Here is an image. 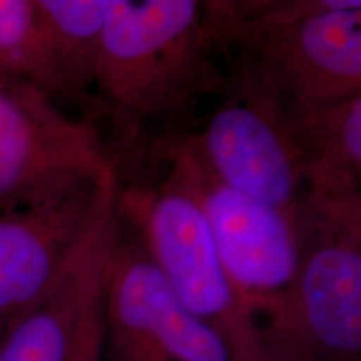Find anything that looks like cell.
I'll return each instance as SVG.
<instances>
[{
	"label": "cell",
	"mask_w": 361,
	"mask_h": 361,
	"mask_svg": "<svg viewBox=\"0 0 361 361\" xmlns=\"http://www.w3.org/2000/svg\"><path fill=\"white\" fill-rule=\"evenodd\" d=\"M303 157L306 197H361V94L288 116Z\"/></svg>",
	"instance_id": "11"
},
{
	"label": "cell",
	"mask_w": 361,
	"mask_h": 361,
	"mask_svg": "<svg viewBox=\"0 0 361 361\" xmlns=\"http://www.w3.org/2000/svg\"><path fill=\"white\" fill-rule=\"evenodd\" d=\"M117 169L0 206V336L49 296L116 218Z\"/></svg>",
	"instance_id": "5"
},
{
	"label": "cell",
	"mask_w": 361,
	"mask_h": 361,
	"mask_svg": "<svg viewBox=\"0 0 361 361\" xmlns=\"http://www.w3.org/2000/svg\"><path fill=\"white\" fill-rule=\"evenodd\" d=\"M51 32L62 96L94 87L102 35L114 0H37Z\"/></svg>",
	"instance_id": "12"
},
{
	"label": "cell",
	"mask_w": 361,
	"mask_h": 361,
	"mask_svg": "<svg viewBox=\"0 0 361 361\" xmlns=\"http://www.w3.org/2000/svg\"><path fill=\"white\" fill-rule=\"evenodd\" d=\"M114 168L92 124L37 85L0 75V206Z\"/></svg>",
	"instance_id": "9"
},
{
	"label": "cell",
	"mask_w": 361,
	"mask_h": 361,
	"mask_svg": "<svg viewBox=\"0 0 361 361\" xmlns=\"http://www.w3.org/2000/svg\"><path fill=\"white\" fill-rule=\"evenodd\" d=\"M0 75L62 96L51 32L37 0H0Z\"/></svg>",
	"instance_id": "13"
},
{
	"label": "cell",
	"mask_w": 361,
	"mask_h": 361,
	"mask_svg": "<svg viewBox=\"0 0 361 361\" xmlns=\"http://www.w3.org/2000/svg\"><path fill=\"white\" fill-rule=\"evenodd\" d=\"M116 218L44 301L0 340V361H69L90 305L104 293Z\"/></svg>",
	"instance_id": "10"
},
{
	"label": "cell",
	"mask_w": 361,
	"mask_h": 361,
	"mask_svg": "<svg viewBox=\"0 0 361 361\" xmlns=\"http://www.w3.org/2000/svg\"><path fill=\"white\" fill-rule=\"evenodd\" d=\"M226 62L290 116L361 94L360 0L202 2Z\"/></svg>",
	"instance_id": "1"
},
{
	"label": "cell",
	"mask_w": 361,
	"mask_h": 361,
	"mask_svg": "<svg viewBox=\"0 0 361 361\" xmlns=\"http://www.w3.org/2000/svg\"><path fill=\"white\" fill-rule=\"evenodd\" d=\"M104 355L109 361H228L137 233L123 231L117 211L104 290Z\"/></svg>",
	"instance_id": "8"
},
{
	"label": "cell",
	"mask_w": 361,
	"mask_h": 361,
	"mask_svg": "<svg viewBox=\"0 0 361 361\" xmlns=\"http://www.w3.org/2000/svg\"><path fill=\"white\" fill-rule=\"evenodd\" d=\"M161 154L168 161L166 179L200 207L221 264L264 324L295 284V221L221 183L180 139L168 142Z\"/></svg>",
	"instance_id": "6"
},
{
	"label": "cell",
	"mask_w": 361,
	"mask_h": 361,
	"mask_svg": "<svg viewBox=\"0 0 361 361\" xmlns=\"http://www.w3.org/2000/svg\"><path fill=\"white\" fill-rule=\"evenodd\" d=\"M226 78L202 128L179 139L226 186L295 221L308 184L286 111L256 85Z\"/></svg>",
	"instance_id": "7"
},
{
	"label": "cell",
	"mask_w": 361,
	"mask_h": 361,
	"mask_svg": "<svg viewBox=\"0 0 361 361\" xmlns=\"http://www.w3.org/2000/svg\"><path fill=\"white\" fill-rule=\"evenodd\" d=\"M0 340H2V336H0Z\"/></svg>",
	"instance_id": "15"
},
{
	"label": "cell",
	"mask_w": 361,
	"mask_h": 361,
	"mask_svg": "<svg viewBox=\"0 0 361 361\" xmlns=\"http://www.w3.org/2000/svg\"><path fill=\"white\" fill-rule=\"evenodd\" d=\"M106 290V288H104ZM104 358V293L90 305L75 338L69 361H102Z\"/></svg>",
	"instance_id": "14"
},
{
	"label": "cell",
	"mask_w": 361,
	"mask_h": 361,
	"mask_svg": "<svg viewBox=\"0 0 361 361\" xmlns=\"http://www.w3.org/2000/svg\"><path fill=\"white\" fill-rule=\"evenodd\" d=\"M117 216L137 233L189 313L218 338L228 361H286L224 271L191 196L164 179L119 192Z\"/></svg>",
	"instance_id": "4"
},
{
	"label": "cell",
	"mask_w": 361,
	"mask_h": 361,
	"mask_svg": "<svg viewBox=\"0 0 361 361\" xmlns=\"http://www.w3.org/2000/svg\"><path fill=\"white\" fill-rule=\"evenodd\" d=\"M295 228L296 279L266 331L286 361H361V197H306Z\"/></svg>",
	"instance_id": "3"
},
{
	"label": "cell",
	"mask_w": 361,
	"mask_h": 361,
	"mask_svg": "<svg viewBox=\"0 0 361 361\" xmlns=\"http://www.w3.org/2000/svg\"><path fill=\"white\" fill-rule=\"evenodd\" d=\"M196 0H114L94 90L126 121L180 119L194 102L223 94L226 71Z\"/></svg>",
	"instance_id": "2"
}]
</instances>
